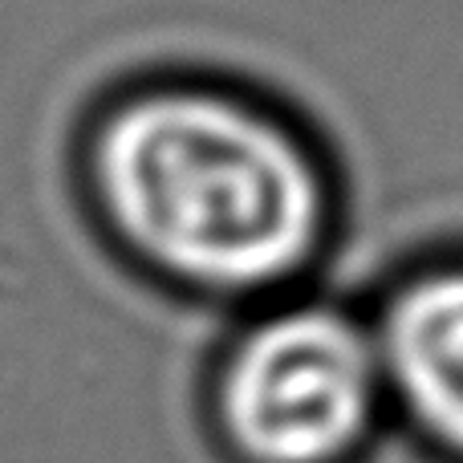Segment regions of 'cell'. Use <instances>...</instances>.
I'll return each instance as SVG.
<instances>
[{
	"instance_id": "cell-2",
	"label": "cell",
	"mask_w": 463,
	"mask_h": 463,
	"mask_svg": "<svg viewBox=\"0 0 463 463\" xmlns=\"http://www.w3.org/2000/svg\"><path fill=\"white\" fill-rule=\"evenodd\" d=\"M216 423L240 463H362L391 423L374 329L334 297H285L216 370Z\"/></svg>"
},
{
	"instance_id": "cell-1",
	"label": "cell",
	"mask_w": 463,
	"mask_h": 463,
	"mask_svg": "<svg viewBox=\"0 0 463 463\" xmlns=\"http://www.w3.org/2000/svg\"><path fill=\"white\" fill-rule=\"evenodd\" d=\"M86 163L130 256L203 297L285 293L321 264L342 220L317 138L224 86L167 81L118 98Z\"/></svg>"
},
{
	"instance_id": "cell-3",
	"label": "cell",
	"mask_w": 463,
	"mask_h": 463,
	"mask_svg": "<svg viewBox=\"0 0 463 463\" xmlns=\"http://www.w3.org/2000/svg\"><path fill=\"white\" fill-rule=\"evenodd\" d=\"M366 317L391 423L443 463H463V252L394 272Z\"/></svg>"
}]
</instances>
